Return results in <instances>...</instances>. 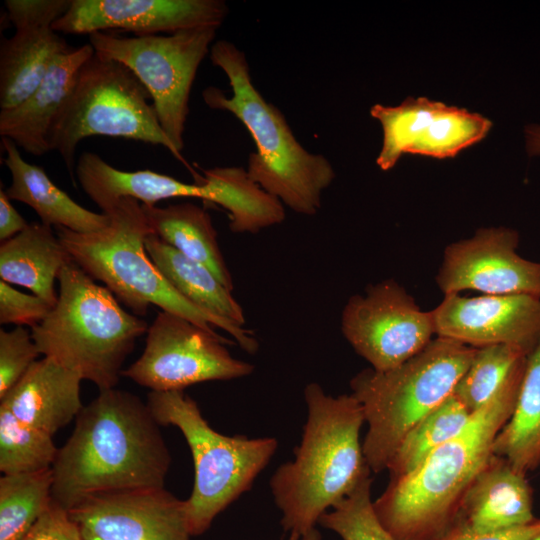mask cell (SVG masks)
I'll use <instances>...</instances> for the list:
<instances>
[{
	"label": "cell",
	"instance_id": "cell-1",
	"mask_svg": "<svg viewBox=\"0 0 540 540\" xmlns=\"http://www.w3.org/2000/svg\"><path fill=\"white\" fill-rule=\"evenodd\" d=\"M159 426L138 396L100 391L58 450L52 501L69 511L95 494L164 487L171 456Z\"/></svg>",
	"mask_w": 540,
	"mask_h": 540
},
{
	"label": "cell",
	"instance_id": "cell-2",
	"mask_svg": "<svg viewBox=\"0 0 540 540\" xmlns=\"http://www.w3.org/2000/svg\"><path fill=\"white\" fill-rule=\"evenodd\" d=\"M525 366L414 471L390 479L373 507L396 540H438L452 528L466 492L494 455L495 438L514 410Z\"/></svg>",
	"mask_w": 540,
	"mask_h": 540
},
{
	"label": "cell",
	"instance_id": "cell-3",
	"mask_svg": "<svg viewBox=\"0 0 540 540\" xmlns=\"http://www.w3.org/2000/svg\"><path fill=\"white\" fill-rule=\"evenodd\" d=\"M307 419L295 458L278 467L270 480L285 532L302 538L320 518L363 480L370 467L360 431L365 422L352 394L328 395L315 382L304 389Z\"/></svg>",
	"mask_w": 540,
	"mask_h": 540
},
{
	"label": "cell",
	"instance_id": "cell-4",
	"mask_svg": "<svg viewBox=\"0 0 540 540\" xmlns=\"http://www.w3.org/2000/svg\"><path fill=\"white\" fill-rule=\"evenodd\" d=\"M210 60L225 73L232 96L210 86L202 92L203 100L211 109L232 113L251 134L257 151L249 156V176L296 213L316 214L323 191L335 178L331 163L307 151L281 111L256 89L244 52L219 40L211 46Z\"/></svg>",
	"mask_w": 540,
	"mask_h": 540
},
{
	"label": "cell",
	"instance_id": "cell-5",
	"mask_svg": "<svg viewBox=\"0 0 540 540\" xmlns=\"http://www.w3.org/2000/svg\"><path fill=\"white\" fill-rule=\"evenodd\" d=\"M105 214L109 224L97 232L55 228L72 260L85 273L101 281L136 316H145L150 305H155L213 334H218L216 328L225 331L249 354L258 350L252 331L195 306L160 273L145 249V238L152 230L139 201L122 198Z\"/></svg>",
	"mask_w": 540,
	"mask_h": 540
},
{
	"label": "cell",
	"instance_id": "cell-6",
	"mask_svg": "<svg viewBox=\"0 0 540 540\" xmlns=\"http://www.w3.org/2000/svg\"><path fill=\"white\" fill-rule=\"evenodd\" d=\"M56 304L32 327L44 357L78 373L100 391L115 388L122 366L136 340L147 333V322L121 307L105 286L98 285L74 261L59 276Z\"/></svg>",
	"mask_w": 540,
	"mask_h": 540
},
{
	"label": "cell",
	"instance_id": "cell-7",
	"mask_svg": "<svg viewBox=\"0 0 540 540\" xmlns=\"http://www.w3.org/2000/svg\"><path fill=\"white\" fill-rule=\"evenodd\" d=\"M476 348L436 337L419 353L386 371L367 368L350 381L368 430L362 443L371 469L387 466L409 431L453 394Z\"/></svg>",
	"mask_w": 540,
	"mask_h": 540
},
{
	"label": "cell",
	"instance_id": "cell-8",
	"mask_svg": "<svg viewBox=\"0 0 540 540\" xmlns=\"http://www.w3.org/2000/svg\"><path fill=\"white\" fill-rule=\"evenodd\" d=\"M146 403L159 425H173L181 431L191 450L195 476L185 511L191 535L199 536L251 488L275 454L278 441L217 432L183 390L150 391Z\"/></svg>",
	"mask_w": 540,
	"mask_h": 540
},
{
	"label": "cell",
	"instance_id": "cell-9",
	"mask_svg": "<svg viewBox=\"0 0 540 540\" xmlns=\"http://www.w3.org/2000/svg\"><path fill=\"white\" fill-rule=\"evenodd\" d=\"M90 136L119 137L161 145L187 164L164 133L152 98L125 65L94 54L79 70L73 89L51 131L50 150L63 159L74 181L76 150Z\"/></svg>",
	"mask_w": 540,
	"mask_h": 540
},
{
	"label": "cell",
	"instance_id": "cell-10",
	"mask_svg": "<svg viewBox=\"0 0 540 540\" xmlns=\"http://www.w3.org/2000/svg\"><path fill=\"white\" fill-rule=\"evenodd\" d=\"M218 28L207 26L167 35L132 37L109 32L88 35L98 57L125 65L144 85L161 128L180 153L184 148L191 88Z\"/></svg>",
	"mask_w": 540,
	"mask_h": 540
},
{
	"label": "cell",
	"instance_id": "cell-11",
	"mask_svg": "<svg viewBox=\"0 0 540 540\" xmlns=\"http://www.w3.org/2000/svg\"><path fill=\"white\" fill-rule=\"evenodd\" d=\"M228 344L236 342L160 311L147 330L143 353L122 376L151 391H179L250 375L254 365L234 358L225 347Z\"/></svg>",
	"mask_w": 540,
	"mask_h": 540
},
{
	"label": "cell",
	"instance_id": "cell-12",
	"mask_svg": "<svg viewBox=\"0 0 540 540\" xmlns=\"http://www.w3.org/2000/svg\"><path fill=\"white\" fill-rule=\"evenodd\" d=\"M341 330L355 352L377 371L404 363L436 335L432 312L421 310L391 279L349 298L342 310Z\"/></svg>",
	"mask_w": 540,
	"mask_h": 540
},
{
	"label": "cell",
	"instance_id": "cell-13",
	"mask_svg": "<svg viewBox=\"0 0 540 540\" xmlns=\"http://www.w3.org/2000/svg\"><path fill=\"white\" fill-rule=\"evenodd\" d=\"M370 113L383 129L376 163L384 171L393 168L404 153L454 157L482 140L492 126L479 114L424 97H408L395 107L376 104Z\"/></svg>",
	"mask_w": 540,
	"mask_h": 540
},
{
	"label": "cell",
	"instance_id": "cell-14",
	"mask_svg": "<svg viewBox=\"0 0 540 540\" xmlns=\"http://www.w3.org/2000/svg\"><path fill=\"white\" fill-rule=\"evenodd\" d=\"M519 234L506 227L478 229L445 248L436 283L444 295L474 290L482 295L540 297V262L517 253Z\"/></svg>",
	"mask_w": 540,
	"mask_h": 540
},
{
	"label": "cell",
	"instance_id": "cell-15",
	"mask_svg": "<svg viewBox=\"0 0 540 540\" xmlns=\"http://www.w3.org/2000/svg\"><path fill=\"white\" fill-rule=\"evenodd\" d=\"M4 5L15 33L0 45L1 110L25 101L56 59L72 48L52 28L71 0H6Z\"/></svg>",
	"mask_w": 540,
	"mask_h": 540
},
{
	"label": "cell",
	"instance_id": "cell-16",
	"mask_svg": "<svg viewBox=\"0 0 540 540\" xmlns=\"http://www.w3.org/2000/svg\"><path fill=\"white\" fill-rule=\"evenodd\" d=\"M228 11L221 0H71L67 12L52 28L67 34H172L198 27H220Z\"/></svg>",
	"mask_w": 540,
	"mask_h": 540
},
{
	"label": "cell",
	"instance_id": "cell-17",
	"mask_svg": "<svg viewBox=\"0 0 540 540\" xmlns=\"http://www.w3.org/2000/svg\"><path fill=\"white\" fill-rule=\"evenodd\" d=\"M431 312L436 336L474 348L507 344L528 354L540 340L537 296L449 294Z\"/></svg>",
	"mask_w": 540,
	"mask_h": 540
},
{
	"label": "cell",
	"instance_id": "cell-18",
	"mask_svg": "<svg viewBox=\"0 0 540 540\" xmlns=\"http://www.w3.org/2000/svg\"><path fill=\"white\" fill-rule=\"evenodd\" d=\"M102 540H190L185 500L165 487L99 493L68 511Z\"/></svg>",
	"mask_w": 540,
	"mask_h": 540
},
{
	"label": "cell",
	"instance_id": "cell-19",
	"mask_svg": "<svg viewBox=\"0 0 540 540\" xmlns=\"http://www.w3.org/2000/svg\"><path fill=\"white\" fill-rule=\"evenodd\" d=\"M95 51L88 43L72 47L53 63L36 90L18 106L0 111V135L34 156L50 150L53 125L65 105L79 70Z\"/></svg>",
	"mask_w": 540,
	"mask_h": 540
},
{
	"label": "cell",
	"instance_id": "cell-20",
	"mask_svg": "<svg viewBox=\"0 0 540 540\" xmlns=\"http://www.w3.org/2000/svg\"><path fill=\"white\" fill-rule=\"evenodd\" d=\"M526 476L493 455L466 492L452 527L485 533L534 520L532 490Z\"/></svg>",
	"mask_w": 540,
	"mask_h": 540
},
{
	"label": "cell",
	"instance_id": "cell-21",
	"mask_svg": "<svg viewBox=\"0 0 540 540\" xmlns=\"http://www.w3.org/2000/svg\"><path fill=\"white\" fill-rule=\"evenodd\" d=\"M82 380L78 373L44 357L0 399V406L22 423L53 435L83 409Z\"/></svg>",
	"mask_w": 540,
	"mask_h": 540
},
{
	"label": "cell",
	"instance_id": "cell-22",
	"mask_svg": "<svg viewBox=\"0 0 540 540\" xmlns=\"http://www.w3.org/2000/svg\"><path fill=\"white\" fill-rule=\"evenodd\" d=\"M2 147L4 164L11 175L6 194L11 200L31 207L41 223L77 233L97 232L109 224L107 214L84 208L55 185L42 167L25 161L12 140L2 138Z\"/></svg>",
	"mask_w": 540,
	"mask_h": 540
},
{
	"label": "cell",
	"instance_id": "cell-23",
	"mask_svg": "<svg viewBox=\"0 0 540 540\" xmlns=\"http://www.w3.org/2000/svg\"><path fill=\"white\" fill-rule=\"evenodd\" d=\"M71 261L53 227L29 223L22 232L1 243L0 280L25 287L54 306L58 299L55 282Z\"/></svg>",
	"mask_w": 540,
	"mask_h": 540
},
{
	"label": "cell",
	"instance_id": "cell-24",
	"mask_svg": "<svg viewBox=\"0 0 540 540\" xmlns=\"http://www.w3.org/2000/svg\"><path fill=\"white\" fill-rule=\"evenodd\" d=\"M152 233L188 258L207 267L230 291L233 280L219 248L209 213L189 202L166 207L141 204Z\"/></svg>",
	"mask_w": 540,
	"mask_h": 540
},
{
	"label": "cell",
	"instance_id": "cell-25",
	"mask_svg": "<svg viewBox=\"0 0 540 540\" xmlns=\"http://www.w3.org/2000/svg\"><path fill=\"white\" fill-rule=\"evenodd\" d=\"M145 249L160 273L185 299L212 315L240 326L245 324L243 308L207 267L154 233L146 236Z\"/></svg>",
	"mask_w": 540,
	"mask_h": 540
},
{
	"label": "cell",
	"instance_id": "cell-26",
	"mask_svg": "<svg viewBox=\"0 0 540 540\" xmlns=\"http://www.w3.org/2000/svg\"><path fill=\"white\" fill-rule=\"evenodd\" d=\"M493 453L524 474L540 465V340L527 355L514 410L495 438Z\"/></svg>",
	"mask_w": 540,
	"mask_h": 540
},
{
	"label": "cell",
	"instance_id": "cell-27",
	"mask_svg": "<svg viewBox=\"0 0 540 540\" xmlns=\"http://www.w3.org/2000/svg\"><path fill=\"white\" fill-rule=\"evenodd\" d=\"M202 176L214 186L216 204L228 212L232 232L257 233L284 221L283 203L253 181L242 167L205 169Z\"/></svg>",
	"mask_w": 540,
	"mask_h": 540
},
{
	"label": "cell",
	"instance_id": "cell-28",
	"mask_svg": "<svg viewBox=\"0 0 540 540\" xmlns=\"http://www.w3.org/2000/svg\"><path fill=\"white\" fill-rule=\"evenodd\" d=\"M472 414L455 395H450L404 437L387 466L390 479L414 471L437 447L455 436Z\"/></svg>",
	"mask_w": 540,
	"mask_h": 540
},
{
	"label": "cell",
	"instance_id": "cell-29",
	"mask_svg": "<svg viewBox=\"0 0 540 540\" xmlns=\"http://www.w3.org/2000/svg\"><path fill=\"white\" fill-rule=\"evenodd\" d=\"M52 468L0 478V540H22L52 501Z\"/></svg>",
	"mask_w": 540,
	"mask_h": 540
},
{
	"label": "cell",
	"instance_id": "cell-30",
	"mask_svg": "<svg viewBox=\"0 0 540 540\" xmlns=\"http://www.w3.org/2000/svg\"><path fill=\"white\" fill-rule=\"evenodd\" d=\"M527 353L507 344L476 348L465 373L454 388L455 395L471 412L478 411L520 367Z\"/></svg>",
	"mask_w": 540,
	"mask_h": 540
},
{
	"label": "cell",
	"instance_id": "cell-31",
	"mask_svg": "<svg viewBox=\"0 0 540 540\" xmlns=\"http://www.w3.org/2000/svg\"><path fill=\"white\" fill-rule=\"evenodd\" d=\"M52 436L22 423L0 406V471L13 475L52 468L59 450Z\"/></svg>",
	"mask_w": 540,
	"mask_h": 540
},
{
	"label": "cell",
	"instance_id": "cell-32",
	"mask_svg": "<svg viewBox=\"0 0 540 540\" xmlns=\"http://www.w3.org/2000/svg\"><path fill=\"white\" fill-rule=\"evenodd\" d=\"M370 477L328 510L319 524L342 540H396L379 521L371 499Z\"/></svg>",
	"mask_w": 540,
	"mask_h": 540
},
{
	"label": "cell",
	"instance_id": "cell-33",
	"mask_svg": "<svg viewBox=\"0 0 540 540\" xmlns=\"http://www.w3.org/2000/svg\"><path fill=\"white\" fill-rule=\"evenodd\" d=\"M40 351L32 334L22 326L0 330V399L37 361Z\"/></svg>",
	"mask_w": 540,
	"mask_h": 540
},
{
	"label": "cell",
	"instance_id": "cell-34",
	"mask_svg": "<svg viewBox=\"0 0 540 540\" xmlns=\"http://www.w3.org/2000/svg\"><path fill=\"white\" fill-rule=\"evenodd\" d=\"M53 308L35 294L20 292L0 280V324L34 327L44 320Z\"/></svg>",
	"mask_w": 540,
	"mask_h": 540
},
{
	"label": "cell",
	"instance_id": "cell-35",
	"mask_svg": "<svg viewBox=\"0 0 540 540\" xmlns=\"http://www.w3.org/2000/svg\"><path fill=\"white\" fill-rule=\"evenodd\" d=\"M22 540H84L80 526L53 501Z\"/></svg>",
	"mask_w": 540,
	"mask_h": 540
},
{
	"label": "cell",
	"instance_id": "cell-36",
	"mask_svg": "<svg viewBox=\"0 0 540 540\" xmlns=\"http://www.w3.org/2000/svg\"><path fill=\"white\" fill-rule=\"evenodd\" d=\"M540 532V518L529 523L493 532H473L454 526L438 540H529Z\"/></svg>",
	"mask_w": 540,
	"mask_h": 540
},
{
	"label": "cell",
	"instance_id": "cell-37",
	"mask_svg": "<svg viewBox=\"0 0 540 540\" xmlns=\"http://www.w3.org/2000/svg\"><path fill=\"white\" fill-rule=\"evenodd\" d=\"M29 223L19 214L11 203V199L0 188V241L1 243L15 237L27 228Z\"/></svg>",
	"mask_w": 540,
	"mask_h": 540
},
{
	"label": "cell",
	"instance_id": "cell-38",
	"mask_svg": "<svg viewBox=\"0 0 540 540\" xmlns=\"http://www.w3.org/2000/svg\"><path fill=\"white\" fill-rule=\"evenodd\" d=\"M525 139L528 155H540V124H530L526 126Z\"/></svg>",
	"mask_w": 540,
	"mask_h": 540
},
{
	"label": "cell",
	"instance_id": "cell-39",
	"mask_svg": "<svg viewBox=\"0 0 540 540\" xmlns=\"http://www.w3.org/2000/svg\"><path fill=\"white\" fill-rule=\"evenodd\" d=\"M287 540H321V534L318 531V529H314L307 535L303 536L302 538H299L295 535H290Z\"/></svg>",
	"mask_w": 540,
	"mask_h": 540
},
{
	"label": "cell",
	"instance_id": "cell-40",
	"mask_svg": "<svg viewBox=\"0 0 540 540\" xmlns=\"http://www.w3.org/2000/svg\"><path fill=\"white\" fill-rule=\"evenodd\" d=\"M80 529L84 540H102L101 538L93 534L91 531H89L87 528L80 526Z\"/></svg>",
	"mask_w": 540,
	"mask_h": 540
},
{
	"label": "cell",
	"instance_id": "cell-41",
	"mask_svg": "<svg viewBox=\"0 0 540 540\" xmlns=\"http://www.w3.org/2000/svg\"><path fill=\"white\" fill-rule=\"evenodd\" d=\"M529 540H540V532H538L536 535L531 537Z\"/></svg>",
	"mask_w": 540,
	"mask_h": 540
}]
</instances>
